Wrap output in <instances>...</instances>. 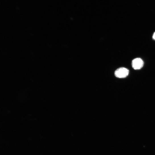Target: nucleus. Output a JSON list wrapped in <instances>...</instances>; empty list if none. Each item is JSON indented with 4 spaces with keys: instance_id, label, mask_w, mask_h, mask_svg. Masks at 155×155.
<instances>
[{
    "instance_id": "obj_1",
    "label": "nucleus",
    "mask_w": 155,
    "mask_h": 155,
    "mask_svg": "<svg viewBox=\"0 0 155 155\" xmlns=\"http://www.w3.org/2000/svg\"><path fill=\"white\" fill-rule=\"evenodd\" d=\"M129 74V70L125 68H120L115 72V77L119 78H124L127 77Z\"/></svg>"
},
{
    "instance_id": "obj_2",
    "label": "nucleus",
    "mask_w": 155,
    "mask_h": 155,
    "mask_svg": "<svg viewBox=\"0 0 155 155\" xmlns=\"http://www.w3.org/2000/svg\"><path fill=\"white\" fill-rule=\"evenodd\" d=\"M144 64L143 60L139 58L134 59L132 61V66L133 69L135 70H139L143 66Z\"/></svg>"
},
{
    "instance_id": "obj_3",
    "label": "nucleus",
    "mask_w": 155,
    "mask_h": 155,
    "mask_svg": "<svg viewBox=\"0 0 155 155\" xmlns=\"http://www.w3.org/2000/svg\"><path fill=\"white\" fill-rule=\"evenodd\" d=\"M152 38L154 40H155V32L153 34Z\"/></svg>"
}]
</instances>
